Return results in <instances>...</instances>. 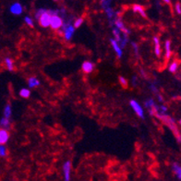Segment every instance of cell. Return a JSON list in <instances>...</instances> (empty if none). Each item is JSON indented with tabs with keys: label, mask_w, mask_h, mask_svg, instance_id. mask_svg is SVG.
Instances as JSON below:
<instances>
[{
	"label": "cell",
	"mask_w": 181,
	"mask_h": 181,
	"mask_svg": "<svg viewBox=\"0 0 181 181\" xmlns=\"http://www.w3.org/2000/svg\"><path fill=\"white\" fill-rule=\"evenodd\" d=\"M75 33V28L73 27V25H69L68 27H66V29L64 30L63 33H64V38L66 41H70L71 38L73 36Z\"/></svg>",
	"instance_id": "8"
},
{
	"label": "cell",
	"mask_w": 181,
	"mask_h": 181,
	"mask_svg": "<svg viewBox=\"0 0 181 181\" xmlns=\"http://www.w3.org/2000/svg\"><path fill=\"white\" fill-rule=\"evenodd\" d=\"M63 22H64V20L59 15H52L50 27L53 30H59L63 25Z\"/></svg>",
	"instance_id": "3"
},
{
	"label": "cell",
	"mask_w": 181,
	"mask_h": 181,
	"mask_svg": "<svg viewBox=\"0 0 181 181\" xmlns=\"http://www.w3.org/2000/svg\"><path fill=\"white\" fill-rule=\"evenodd\" d=\"M150 90L152 92H154V93H158V88L156 87V84H154V83H151V85H150Z\"/></svg>",
	"instance_id": "30"
},
{
	"label": "cell",
	"mask_w": 181,
	"mask_h": 181,
	"mask_svg": "<svg viewBox=\"0 0 181 181\" xmlns=\"http://www.w3.org/2000/svg\"><path fill=\"white\" fill-rule=\"evenodd\" d=\"M40 83H41L40 81L35 77H31L28 80V85H29L30 88H35L37 86H39Z\"/></svg>",
	"instance_id": "15"
},
{
	"label": "cell",
	"mask_w": 181,
	"mask_h": 181,
	"mask_svg": "<svg viewBox=\"0 0 181 181\" xmlns=\"http://www.w3.org/2000/svg\"><path fill=\"white\" fill-rule=\"evenodd\" d=\"M171 41L170 40H166L165 43V58L166 60H169L171 58V54H172V51H171Z\"/></svg>",
	"instance_id": "14"
},
{
	"label": "cell",
	"mask_w": 181,
	"mask_h": 181,
	"mask_svg": "<svg viewBox=\"0 0 181 181\" xmlns=\"http://www.w3.org/2000/svg\"><path fill=\"white\" fill-rule=\"evenodd\" d=\"M113 34H114V37H115L114 39L119 44L122 39V33L119 30H117V28H113Z\"/></svg>",
	"instance_id": "19"
},
{
	"label": "cell",
	"mask_w": 181,
	"mask_h": 181,
	"mask_svg": "<svg viewBox=\"0 0 181 181\" xmlns=\"http://www.w3.org/2000/svg\"><path fill=\"white\" fill-rule=\"evenodd\" d=\"M101 7L103 10H106V8L111 7V1H107V0H103L101 1Z\"/></svg>",
	"instance_id": "29"
},
{
	"label": "cell",
	"mask_w": 181,
	"mask_h": 181,
	"mask_svg": "<svg viewBox=\"0 0 181 181\" xmlns=\"http://www.w3.org/2000/svg\"><path fill=\"white\" fill-rule=\"evenodd\" d=\"M7 155V150L5 145L0 144V157H6Z\"/></svg>",
	"instance_id": "27"
},
{
	"label": "cell",
	"mask_w": 181,
	"mask_h": 181,
	"mask_svg": "<svg viewBox=\"0 0 181 181\" xmlns=\"http://www.w3.org/2000/svg\"><path fill=\"white\" fill-rule=\"evenodd\" d=\"M11 115H12V108H11V106L9 103H7L6 106L4 108V117L7 118V119H9L11 117Z\"/></svg>",
	"instance_id": "17"
},
{
	"label": "cell",
	"mask_w": 181,
	"mask_h": 181,
	"mask_svg": "<svg viewBox=\"0 0 181 181\" xmlns=\"http://www.w3.org/2000/svg\"><path fill=\"white\" fill-rule=\"evenodd\" d=\"M94 64L92 63V62H91V61H84L83 63H82V65H81V69H82V71L84 72V73H86V74H90V73H92V71H93V69H94Z\"/></svg>",
	"instance_id": "9"
},
{
	"label": "cell",
	"mask_w": 181,
	"mask_h": 181,
	"mask_svg": "<svg viewBox=\"0 0 181 181\" xmlns=\"http://www.w3.org/2000/svg\"><path fill=\"white\" fill-rule=\"evenodd\" d=\"M5 64H6L7 69L9 71H13L14 70V62L10 58H5Z\"/></svg>",
	"instance_id": "20"
},
{
	"label": "cell",
	"mask_w": 181,
	"mask_h": 181,
	"mask_svg": "<svg viewBox=\"0 0 181 181\" xmlns=\"http://www.w3.org/2000/svg\"><path fill=\"white\" fill-rule=\"evenodd\" d=\"M176 11L178 15L181 14V3L180 2H177L176 3Z\"/></svg>",
	"instance_id": "32"
},
{
	"label": "cell",
	"mask_w": 181,
	"mask_h": 181,
	"mask_svg": "<svg viewBox=\"0 0 181 181\" xmlns=\"http://www.w3.org/2000/svg\"><path fill=\"white\" fill-rule=\"evenodd\" d=\"M9 140V132L8 130L0 129V144L5 145Z\"/></svg>",
	"instance_id": "11"
},
{
	"label": "cell",
	"mask_w": 181,
	"mask_h": 181,
	"mask_svg": "<svg viewBox=\"0 0 181 181\" xmlns=\"http://www.w3.org/2000/svg\"><path fill=\"white\" fill-rule=\"evenodd\" d=\"M131 81H132V85H133V86H136V85H137V77H136V76H133Z\"/></svg>",
	"instance_id": "33"
},
{
	"label": "cell",
	"mask_w": 181,
	"mask_h": 181,
	"mask_svg": "<svg viewBox=\"0 0 181 181\" xmlns=\"http://www.w3.org/2000/svg\"><path fill=\"white\" fill-rule=\"evenodd\" d=\"M132 10H133V12H134V13H139L142 18H147V14L145 12V9H144V7H142L141 5H140V4H134V5L132 6Z\"/></svg>",
	"instance_id": "10"
},
{
	"label": "cell",
	"mask_w": 181,
	"mask_h": 181,
	"mask_svg": "<svg viewBox=\"0 0 181 181\" xmlns=\"http://www.w3.org/2000/svg\"><path fill=\"white\" fill-rule=\"evenodd\" d=\"M144 106H145V107H147L149 110H151L152 108H154V107L156 106V103H155V102H154V99H148V100L145 101Z\"/></svg>",
	"instance_id": "23"
},
{
	"label": "cell",
	"mask_w": 181,
	"mask_h": 181,
	"mask_svg": "<svg viewBox=\"0 0 181 181\" xmlns=\"http://www.w3.org/2000/svg\"><path fill=\"white\" fill-rule=\"evenodd\" d=\"M0 127L6 130L9 129H10V121H9V119H7L3 117L1 119H0Z\"/></svg>",
	"instance_id": "18"
},
{
	"label": "cell",
	"mask_w": 181,
	"mask_h": 181,
	"mask_svg": "<svg viewBox=\"0 0 181 181\" xmlns=\"http://www.w3.org/2000/svg\"><path fill=\"white\" fill-rule=\"evenodd\" d=\"M165 3H167V4H170V1H168V0H165Z\"/></svg>",
	"instance_id": "36"
},
{
	"label": "cell",
	"mask_w": 181,
	"mask_h": 181,
	"mask_svg": "<svg viewBox=\"0 0 181 181\" xmlns=\"http://www.w3.org/2000/svg\"><path fill=\"white\" fill-rule=\"evenodd\" d=\"M51 17L52 15L49 13L48 9H47V11L45 13H44L40 18H39V23L42 27L44 28H46V27H49L50 26V21H51Z\"/></svg>",
	"instance_id": "4"
},
{
	"label": "cell",
	"mask_w": 181,
	"mask_h": 181,
	"mask_svg": "<svg viewBox=\"0 0 181 181\" xmlns=\"http://www.w3.org/2000/svg\"><path fill=\"white\" fill-rule=\"evenodd\" d=\"M9 11H10V13L13 15H17V16L21 15V13L23 11V7L20 2L13 3L10 6V7H9Z\"/></svg>",
	"instance_id": "5"
},
{
	"label": "cell",
	"mask_w": 181,
	"mask_h": 181,
	"mask_svg": "<svg viewBox=\"0 0 181 181\" xmlns=\"http://www.w3.org/2000/svg\"><path fill=\"white\" fill-rule=\"evenodd\" d=\"M114 24H115L117 29L119 30L122 33H125V34H129V30L125 26V24H124V22L122 21L121 18H117L116 20L114 21Z\"/></svg>",
	"instance_id": "7"
},
{
	"label": "cell",
	"mask_w": 181,
	"mask_h": 181,
	"mask_svg": "<svg viewBox=\"0 0 181 181\" xmlns=\"http://www.w3.org/2000/svg\"><path fill=\"white\" fill-rule=\"evenodd\" d=\"M46 11H47V9H46L45 7H40V8H38L37 10H36V12H35V14H34V18L38 21V20H39V18H40L44 13H45Z\"/></svg>",
	"instance_id": "24"
},
{
	"label": "cell",
	"mask_w": 181,
	"mask_h": 181,
	"mask_svg": "<svg viewBox=\"0 0 181 181\" xmlns=\"http://www.w3.org/2000/svg\"><path fill=\"white\" fill-rule=\"evenodd\" d=\"M131 45L133 47V50H134V52H135V55L137 56H139V47H138L137 44L136 43H131Z\"/></svg>",
	"instance_id": "31"
},
{
	"label": "cell",
	"mask_w": 181,
	"mask_h": 181,
	"mask_svg": "<svg viewBox=\"0 0 181 181\" xmlns=\"http://www.w3.org/2000/svg\"><path fill=\"white\" fill-rule=\"evenodd\" d=\"M118 81H119V83L121 84V86L123 88H127L128 87V80L125 77H123V76H119Z\"/></svg>",
	"instance_id": "25"
},
{
	"label": "cell",
	"mask_w": 181,
	"mask_h": 181,
	"mask_svg": "<svg viewBox=\"0 0 181 181\" xmlns=\"http://www.w3.org/2000/svg\"><path fill=\"white\" fill-rule=\"evenodd\" d=\"M110 42H111V44H112V46H113V48H114V50H115V52L117 53V56L119 58H122V55H123V50L120 48V46H119V44H118V43L114 39H110Z\"/></svg>",
	"instance_id": "12"
},
{
	"label": "cell",
	"mask_w": 181,
	"mask_h": 181,
	"mask_svg": "<svg viewBox=\"0 0 181 181\" xmlns=\"http://www.w3.org/2000/svg\"><path fill=\"white\" fill-rule=\"evenodd\" d=\"M63 172L65 181H70V173H71V162L66 161L63 165Z\"/></svg>",
	"instance_id": "6"
},
{
	"label": "cell",
	"mask_w": 181,
	"mask_h": 181,
	"mask_svg": "<svg viewBox=\"0 0 181 181\" xmlns=\"http://www.w3.org/2000/svg\"><path fill=\"white\" fill-rule=\"evenodd\" d=\"M154 116H155L157 118H159L161 121H163L165 125L171 129V131L173 132V134H174V136L177 138V141L178 142H180V140H181V137H180V132H179V130H178V128H177V122H176V120L172 117H170V116H168L167 114H154Z\"/></svg>",
	"instance_id": "1"
},
{
	"label": "cell",
	"mask_w": 181,
	"mask_h": 181,
	"mask_svg": "<svg viewBox=\"0 0 181 181\" xmlns=\"http://www.w3.org/2000/svg\"><path fill=\"white\" fill-rule=\"evenodd\" d=\"M129 104H130V106H131L132 110L137 114V116H138L139 117H140V118H145L144 110H143L142 106H140V104L136 100H130Z\"/></svg>",
	"instance_id": "2"
},
{
	"label": "cell",
	"mask_w": 181,
	"mask_h": 181,
	"mask_svg": "<svg viewBox=\"0 0 181 181\" xmlns=\"http://www.w3.org/2000/svg\"><path fill=\"white\" fill-rule=\"evenodd\" d=\"M157 98H158V101L160 102V103H163L164 102V98H163V96H162V95L158 92L157 93Z\"/></svg>",
	"instance_id": "34"
},
{
	"label": "cell",
	"mask_w": 181,
	"mask_h": 181,
	"mask_svg": "<svg viewBox=\"0 0 181 181\" xmlns=\"http://www.w3.org/2000/svg\"><path fill=\"white\" fill-rule=\"evenodd\" d=\"M178 66H179V63H178L177 60H175L174 62H172V63L169 65L168 69H169V71H170L171 73H175V72H177V70L178 69Z\"/></svg>",
	"instance_id": "21"
},
{
	"label": "cell",
	"mask_w": 181,
	"mask_h": 181,
	"mask_svg": "<svg viewBox=\"0 0 181 181\" xmlns=\"http://www.w3.org/2000/svg\"><path fill=\"white\" fill-rule=\"evenodd\" d=\"M20 95L21 97L22 98H29L31 96V91L30 89H27V88H23L20 91Z\"/></svg>",
	"instance_id": "22"
},
{
	"label": "cell",
	"mask_w": 181,
	"mask_h": 181,
	"mask_svg": "<svg viewBox=\"0 0 181 181\" xmlns=\"http://www.w3.org/2000/svg\"><path fill=\"white\" fill-rule=\"evenodd\" d=\"M140 73L143 75V78H147V76H146V74H145V72L143 71V69H140Z\"/></svg>",
	"instance_id": "35"
},
{
	"label": "cell",
	"mask_w": 181,
	"mask_h": 181,
	"mask_svg": "<svg viewBox=\"0 0 181 181\" xmlns=\"http://www.w3.org/2000/svg\"><path fill=\"white\" fill-rule=\"evenodd\" d=\"M82 23H83V18H78L77 20H75V21H74V23L72 25H73V27L75 28V29H77V28H79V27H81L82 25Z\"/></svg>",
	"instance_id": "26"
},
{
	"label": "cell",
	"mask_w": 181,
	"mask_h": 181,
	"mask_svg": "<svg viewBox=\"0 0 181 181\" xmlns=\"http://www.w3.org/2000/svg\"><path fill=\"white\" fill-rule=\"evenodd\" d=\"M24 22H25L28 26H30V27H33V25H34L33 20V18H32L30 16H26V17L24 18Z\"/></svg>",
	"instance_id": "28"
},
{
	"label": "cell",
	"mask_w": 181,
	"mask_h": 181,
	"mask_svg": "<svg viewBox=\"0 0 181 181\" xmlns=\"http://www.w3.org/2000/svg\"><path fill=\"white\" fill-rule=\"evenodd\" d=\"M172 169L174 171V173L177 175V177L178 179H181V167H180V165L177 163V162H175V163H173Z\"/></svg>",
	"instance_id": "16"
},
{
	"label": "cell",
	"mask_w": 181,
	"mask_h": 181,
	"mask_svg": "<svg viewBox=\"0 0 181 181\" xmlns=\"http://www.w3.org/2000/svg\"><path fill=\"white\" fill-rule=\"evenodd\" d=\"M154 53H155V55L157 58H160L161 56V44H160V40L157 36H154Z\"/></svg>",
	"instance_id": "13"
}]
</instances>
